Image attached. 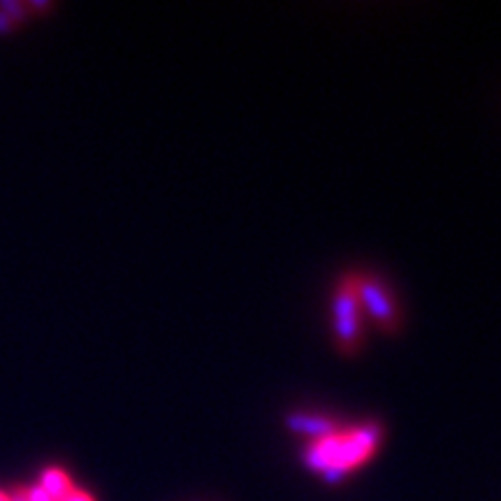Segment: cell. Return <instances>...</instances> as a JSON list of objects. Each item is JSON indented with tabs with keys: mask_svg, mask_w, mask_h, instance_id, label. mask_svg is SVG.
Returning a JSON list of instances; mask_svg holds the SVG:
<instances>
[{
	"mask_svg": "<svg viewBox=\"0 0 501 501\" xmlns=\"http://www.w3.org/2000/svg\"><path fill=\"white\" fill-rule=\"evenodd\" d=\"M28 10H36V12H46V10H52V3H26Z\"/></svg>",
	"mask_w": 501,
	"mask_h": 501,
	"instance_id": "8fae6325",
	"label": "cell"
},
{
	"mask_svg": "<svg viewBox=\"0 0 501 501\" xmlns=\"http://www.w3.org/2000/svg\"><path fill=\"white\" fill-rule=\"evenodd\" d=\"M10 501H28L26 496V486H19L10 492Z\"/></svg>",
	"mask_w": 501,
	"mask_h": 501,
	"instance_id": "9c48e42d",
	"label": "cell"
},
{
	"mask_svg": "<svg viewBox=\"0 0 501 501\" xmlns=\"http://www.w3.org/2000/svg\"><path fill=\"white\" fill-rule=\"evenodd\" d=\"M0 12H3V15H5L7 19H10L12 24L16 26L19 21L26 19L28 7L24 5V3H12V0H3V3H0Z\"/></svg>",
	"mask_w": 501,
	"mask_h": 501,
	"instance_id": "8992f818",
	"label": "cell"
},
{
	"mask_svg": "<svg viewBox=\"0 0 501 501\" xmlns=\"http://www.w3.org/2000/svg\"><path fill=\"white\" fill-rule=\"evenodd\" d=\"M26 496H28V501H54L52 496L46 495V492L42 490L40 486H31V487H26Z\"/></svg>",
	"mask_w": 501,
	"mask_h": 501,
	"instance_id": "52a82bcc",
	"label": "cell"
},
{
	"mask_svg": "<svg viewBox=\"0 0 501 501\" xmlns=\"http://www.w3.org/2000/svg\"><path fill=\"white\" fill-rule=\"evenodd\" d=\"M360 325H363V307L355 292V274L346 277L332 297V328L342 351L351 353L360 343Z\"/></svg>",
	"mask_w": 501,
	"mask_h": 501,
	"instance_id": "7a4b0ae2",
	"label": "cell"
},
{
	"mask_svg": "<svg viewBox=\"0 0 501 501\" xmlns=\"http://www.w3.org/2000/svg\"><path fill=\"white\" fill-rule=\"evenodd\" d=\"M37 486L52 496L54 501H63L72 490H75V483H72V478L61 469V466H46L40 474V483H37Z\"/></svg>",
	"mask_w": 501,
	"mask_h": 501,
	"instance_id": "5b68a950",
	"label": "cell"
},
{
	"mask_svg": "<svg viewBox=\"0 0 501 501\" xmlns=\"http://www.w3.org/2000/svg\"><path fill=\"white\" fill-rule=\"evenodd\" d=\"M12 28H15V24H12L10 19H7L3 12H0V36H5V33H12Z\"/></svg>",
	"mask_w": 501,
	"mask_h": 501,
	"instance_id": "30bf717a",
	"label": "cell"
},
{
	"mask_svg": "<svg viewBox=\"0 0 501 501\" xmlns=\"http://www.w3.org/2000/svg\"><path fill=\"white\" fill-rule=\"evenodd\" d=\"M0 501H10V492L0 490Z\"/></svg>",
	"mask_w": 501,
	"mask_h": 501,
	"instance_id": "7c38bea8",
	"label": "cell"
},
{
	"mask_svg": "<svg viewBox=\"0 0 501 501\" xmlns=\"http://www.w3.org/2000/svg\"><path fill=\"white\" fill-rule=\"evenodd\" d=\"M355 292H358L360 307L372 316V321L385 332H394L399 322L397 304H394L393 295L385 288L383 281L376 277H364V274H355Z\"/></svg>",
	"mask_w": 501,
	"mask_h": 501,
	"instance_id": "3957f363",
	"label": "cell"
},
{
	"mask_svg": "<svg viewBox=\"0 0 501 501\" xmlns=\"http://www.w3.org/2000/svg\"><path fill=\"white\" fill-rule=\"evenodd\" d=\"M381 439H383L381 424H355L348 430L332 432L322 439H313L304 448L302 460L307 469L321 474L328 486H339L364 462L372 460L373 453L379 450Z\"/></svg>",
	"mask_w": 501,
	"mask_h": 501,
	"instance_id": "6da1fadb",
	"label": "cell"
},
{
	"mask_svg": "<svg viewBox=\"0 0 501 501\" xmlns=\"http://www.w3.org/2000/svg\"><path fill=\"white\" fill-rule=\"evenodd\" d=\"M63 501H96V496L88 495L87 490H79V487H75V490H72Z\"/></svg>",
	"mask_w": 501,
	"mask_h": 501,
	"instance_id": "ba28073f",
	"label": "cell"
},
{
	"mask_svg": "<svg viewBox=\"0 0 501 501\" xmlns=\"http://www.w3.org/2000/svg\"><path fill=\"white\" fill-rule=\"evenodd\" d=\"M286 424L291 432L309 436L312 441L322 439V436H328L339 430L337 420L328 418V415H316V414H291L286 418Z\"/></svg>",
	"mask_w": 501,
	"mask_h": 501,
	"instance_id": "277c9868",
	"label": "cell"
}]
</instances>
